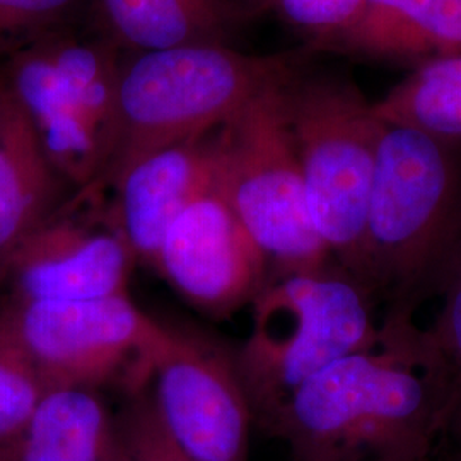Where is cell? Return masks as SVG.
<instances>
[{
	"label": "cell",
	"mask_w": 461,
	"mask_h": 461,
	"mask_svg": "<svg viewBox=\"0 0 461 461\" xmlns=\"http://www.w3.org/2000/svg\"><path fill=\"white\" fill-rule=\"evenodd\" d=\"M369 348L301 384L267 428L294 461H426L453 403L443 364L413 321L379 323Z\"/></svg>",
	"instance_id": "6da1fadb"
},
{
	"label": "cell",
	"mask_w": 461,
	"mask_h": 461,
	"mask_svg": "<svg viewBox=\"0 0 461 461\" xmlns=\"http://www.w3.org/2000/svg\"><path fill=\"white\" fill-rule=\"evenodd\" d=\"M460 146L384 123L366 222V285L384 320L413 321L460 262Z\"/></svg>",
	"instance_id": "7a4b0ae2"
},
{
	"label": "cell",
	"mask_w": 461,
	"mask_h": 461,
	"mask_svg": "<svg viewBox=\"0 0 461 461\" xmlns=\"http://www.w3.org/2000/svg\"><path fill=\"white\" fill-rule=\"evenodd\" d=\"M375 304L363 284L337 264L268 279L249 304V333L234 352L262 428L316 373L378 342Z\"/></svg>",
	"instance_id": "3957f363"
},
{
	"label": "cell",
	"mask_w": 461,
	"mask_h": 461,
	"mask_svg": "<svg viewBox=\"0 0 461 461\" xmlns=\"http://www.w3.org/2000/svg\"><path fill=\"white\" fill-rule=\"evenodd\" d=\"M291 76L287 57L248 55L226 43L133 53L120 64L115 149L96 192L137 158L214 132Z\"/></svg>",
	"instance_id": "277c9868"
},
{
	"label": "cell",
	"mask_w": 461,
	"mask_h": 461,
	"mask_svg": "<svg viewBox=\"0 0 461 461\" xmlns=\"http://www.w3.org/2000/svg\"><path fill=\"white\" fill-rule=\"evenodd\" d=\"M284 99L314 230L367 289L366 222L384 123L354 84L335 77H291Z\"/></svg>",
	"instance_id": "5b68a950"
},
{
	"label": "cell",
	"mask_w": 461,
	"mask_h": 461,
	"mask_svg": "<svg viewBox=\"0 0 461 461\" xmlns=\"http://www.w3.org/2000/svg\"><path fill=\"white\" fill-rule=\"evenodd\" d=\"M291 77L267 86L215 131V188L262 249L270 277L335 264L308 211L285 113Z\"/></svg>",
	"instance_id": "8992f818"
},
{
	"label": "cell",
	"mask_w": 461,
	"mask_h": 461,
	"mask_svg": "<svg viewBox=\"0 0 461 461\" xmlns=\"http://www.w3.org/2000/svg\"><path fill=\"white\" fill-rule=\"evenodd\" d=\"M115 45L45 34L17 50L4 84L30 116L59 175L84 195L113 156L120 60Z\"/></svg>",
	"instance_id": "52a82bcc"
},
{
	"label": "cell",
	"mask_w": 461,
	"mask_h": 461,
	"mask_svg": "<svg viewBox=\"0 0 461 461\" xmlns=\"http://www.w3.org/2000/svg\"><path fill=\"white\" fill-rule=\"evenodd\" d=\"M0 330L41 381L53 388L96 390L125 384L144 392L169 327L144 313L131 294L68 303L11 297L0 306Z\"/></svg>",
	"instance_id": "ba28073f"
},
{
	"label": "cell",
	"mask_w": 461,
	"mask_h": 461,
	"mask_svg": "<svg viewBox=\"0 0 461 461\" xmlns=\"http://www.w3.org/2000/svg\"><path fill=\"white\" fill-rule=\"evenodd\" d=\"M150 381L167 432L194 460L248 461L255 417L234 352L169 327Z\"/></svg>",
	"instance_id": "9c48e42d"
},
{
	"label": "cell",
	"mask_w": 461,
	"mask_h": 461,
	"mask_svg": "<svg viewBox=\"0 0 461 461\" xmlns=\"http://www.w3.org/2000/svg\"><path fill=\"white\" fill-rule=\"evenodd\" d=\"M154 270L188 304L212 318L251 304L270 279L262 249L215 183L167 230Z\"/></svg>",
	"instance_id": "30bf717a"
},
{
	"label": "cell",
	"mask_w": 461,
	"mask_h": 461,
	"mask_svg": "<svg viewBox=\"0 0 461 461\" xmlns=\"http://www.w3.org/2000/svg\"><path fill=\"white\" fill-rule=\"evenodd\" d=\"M131 248L110 219L55 212L30 234L4 267L0 279L13 284V297L36 303H68L129 294Z\"/></svg>",
	"instance_id": "8fae6325"
},
{
	"label": "cell",
	"mask_w": 461,
	"mask_h": 461,
	"mask_svg": "<svg viewBox=\"0 0 461 461\" xmlns=\"http://www.w3.org/2000/svg\"><path fill=\"white\" fill-rule=\"evenodd\" d=\"M214 178L215 131L156 149L116 173L108 219L137 264L156 267L166 232Z\"/></svg>",
	"instance_id": "7c38bea8"
},
{
	"label": "cell",
	"mask_w": 461,
	"mask_h": 461,
	"mask_svg": "<svg viewBox=\"0 0 461 461\" xmlns=\"http://www.w3.org/2000/svg\"><path fill=\"white\" fill-rule=\"evenodd\" d=\"M60 180L30 116L0 83V277L21 243L57 212Z\"/></svg>",
	"instance_id": "4fadbf2b"
},
{
	"label": "cell",
	"mask_w": 461,
	"mask_h": 461,
	"mask_svg": "<svg viewBox=\"0 0 461 461\" xmlns=\"http://www.w3.org/2000/svg\"><path fill=\"white\" fill-rule=\"evenodd\" d=\"M335 47L390 60L461 53V0H363Z\"/></svg>",
	"instance_id": "5bb4252c"
},
{
	"label": "cell",
	"mask_w": 461,
	"mask_h": 461,
	"mask_svg": "<svg viewBox=\"0 0 461 461\" xmlns=\"http://www.w3.org/2000/svg\"><path fill=\"white\" fill-rule=\"evenodd\" d=\"M106 38L133 53L224 43L232 23L228 0H93Z\"/></svg>",
	"instance_id": "9a60e30c"
},
{
	"label": "cell",
	"mask_w": 461,
	"mask_h": 461,
	"mask_svg": "<svg viewBox=\"0 0 461 461\" xmlns=\"http://www.w3.org/2000/svg\"><path fill=\"white\" fill-rule=\"evenodd\" d=\"M116 417L96 390L53 388L38 402L13 461H118Z\"/></svg>",
	"instance_id": "2e32d148"
},
{
	"label": "cell",
	"mask_w": 461,
	"mask_h": 461,
	"mask_svg": "<svg viewBox=\"0 0 461 461\" xmlns=\"http://www.w3.org/2000/svg\"><path fill=\"white\" fill-rule=\"evenodd\" d=\"M383 123L461 144V53L434 57L373 103Z\"/></svg>",
	"instance_id": "e0dca14e"
},
{
	"label": "cell",
	"mask_w": 461,
	"mask_h": 461,
	"mask_svg": "<svg viewBox=\"0 0 461 461\" xmlns=\"http://www.w3.org/2000/svg\"><path fill=\"white\" fill-rule=\"evenodd\" d=\"M45 388L0 330V461H13Z\"/></svg>",
	"instance_id": "ac0fdd59"
},
{
	"label": "cell",
	"mask_w": 461,
	"mask_h": 461,
	"mask_svg": "<svg viewBox=\"0 0 461 461\" xmlns=\"http://www.w3.org/2000/svg\"><path fill=\"white\" fill-rule=\"evenodd\" d=\"M116 429L118 461H197L167 432L148 390L131 396L116 415Z\"/></svg>",
	"instance_id": "d6986e66"
},
{
	"label": "cell",
	"mask_w": 461,
	"mask_h": 461,
	"mask_svg": "<svg viewBox=\"0 0 461 461\" xmlns=\"http://www.w3.org/2000/svg\"><path fill=\"white\" fill-rule=\"evenodd\" d=\"M81 0H0V50L38 40L72 13Z\"/></svg>",
	"instance_id": "ffe728a7"
},
{
	"label": "cell",
	"mask_w": 461,
	"mask_h": 461,
	"mask_svg": "<svg viewBox=\"0 0 461 461\" xmlns=\"http://www.w3.org/2000/svg\"><path fill=\"white\" fill-rule=\"evenodd\" d=\"M280 16L312 34L323 47H335L356 21L363 0H270Z\"/></svg>",
	"instance_id": "44dd1931"
},
{
	"label": "cell",
	"mask_w": 461,
	"mask_h": 461,
	"mask_svg": "<svg viewBox=\"0 0 461 461\" xmlns=\"http://www.w3.org/2000/svg\"><path fill=\"white\" fill-rule=\"evenodd\" d=\"M439 297V312L424 333L429 346L445 367L455 403L461 398V258Z\"/></svg>",
	"instance_id": "7402d4cb"
},
{
	"label": "cell",
	"mask_w": 461,
	"mask_h": 461,
	"mask_svg": "<svg viewBox=\"0 0 461 461\" xmlns=\"http://www.w3.org/2000/svg\"><path fill=\"white\" fill-rule=\"evenodd\" d=\"M429 461H461V398L451 405L446 415Z\"/></svg>",
	"instance_id": "603a6c76"
},
{
	"label": "cell",
	"mask_w": 461,
	"mask_h": 461,
	"mask_svg": "<svg viewBox=\"0 0 461 461\" xmlns=\"http://www.w3.org/2000/svg\"><path fill=\"white\" fill-rule=\"evenodd\" d=\"M426 461H429V460H426Z\"/></svg>",
	"instance_id": "cb8c5ba5"
}]
</instances>
